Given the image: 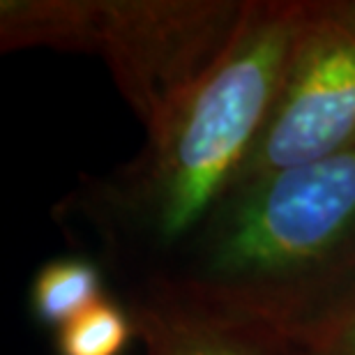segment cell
Wrapping results in <instances>:
<instances>
[{
  "instance_id": "obj_1",
  "label": "cell",
  "mask_w": 355,
  "mask_h": 355,
  "mask_svg": "<svg viewBox=\"0 0 355 355\" xmlns=\"http://www.w3.org/2000/svg\"><path fill=\"white\" fill-rule=\"evenodd\" d=\"M180 291L288 339L355 291V150L236 184Z\"/></svg>"
},
{
  "instance_id": "obj_2",
  "label": "cell",
  "mask_w": 355,
  "mask_h": 355,
  "mask_svg": "<svg viewBox=\"0 0 355 355\" xmlns=\"http://www.w3.org/2000/svg\"><path fill=\"white\" fill-rule=\"evenodd\" d=\"M302 0H252L240 31L175 113L148 137L125 178V201L162 247L201 231L266 127Z\"/></svg>"
},
{
  "instance_id": "obj_3",
  "label": "cell",
  "mask_w": 355,
  "mask_h": 355,
  "mask_svg": "<svg viewBox=\"0 0 355 355\" xmlns=\"http://www.w3.org/2000/svg\"><path fill=\"white\" fill-rule=\"evenodd\" d=\"M245 12V0H86L81 53L104 58L150 137L229 51Z\"/></svg>"
},
{
  "instance_id": "obj_4",
  "label": "cell",
  "mask_w": 355,
  "mask_h": 355,
  "mask_svg": "<svg viewBox=\"0 0 355 355\" xmlns=\"http://www.w3.org/2000/svg\"><path fill=\"white\" fill-rule=\"evenodd\" d=\"M355 150V3H302L279 92L238 182Z\"/></svg>"
},
{
  "instance_id": "obj_5",
  "label": "cell",
  "mask_w": 355,
  "mask_h": 355,
  "mask_svg": "<svg viewBox=\"0 0 355 355\" xmlns=\"http://www.w3.org/2000/svg\"><path fill=\"white\" fill-rule=\"evenodd\" d=\"M146 355H293L286 339L208 307L178 286L130 309Z\"/></svg>"
},
{
  "instance_id": "obj_6",
  "label": "cell",
  "mask_w": 355,
  "mask_h": 355,
  "mask_svg": "<svg viewBox=\"0 0 355 355\" xmlns=\"http://www.w3.org/2000/svg\"><path fill=\"white\" fill-rule=\"evenodd\" d=\"M104 300L102 272L86 259H58L42 266L31 288V309L42 325L60 330Z\"/></svg>"
},
{
  "instance_id": "obj_7",
  "label": "cell",
  "mask_w": 355,
  "mask_h": 355,
  "mask_svg": "<svg viewBox=\"0 0 355 355\" xmlns=\"http://www.w3.org/2000/svg\"><path fill=\"white\" fill-rule=\"evenodd\" d=\"M137 335L132 314L111 300H99L62 325L55 337L58 355H123Z\"/></svg>"
},
{
  "instance_id": "obj_8",
  "label": "cell",
  "mask_w": 355,
  "mask_h": 355,
  "mask_svg": "<svg viewBox=\"0 0 355 355\" xmlns=\"http://www.w3.org/2000/svg\"><path fill=\"white\" fill-rule=\"evenodd\" d=\"M286 344L293 355H355V291L288 335Z\"/></svg>"
}]
</instances>
